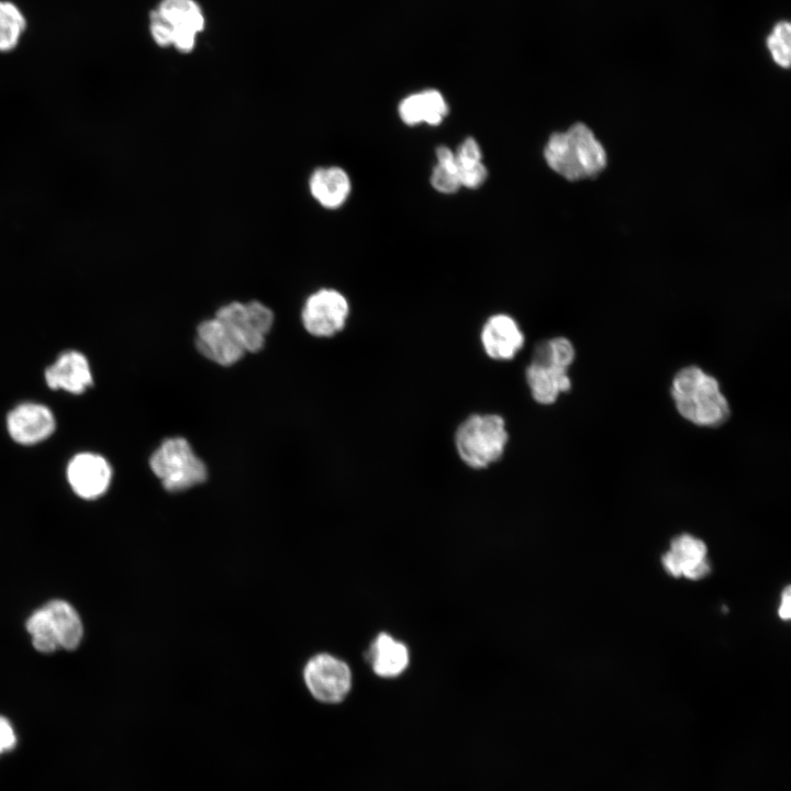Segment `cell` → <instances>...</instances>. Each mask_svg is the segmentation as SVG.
<instances>
[{
    "label": "cell",
    "mask_w": 791,
    "mask_h": 791,
    "mask_svg": "<svg viewBox=\"0 0 791 791\" xmlns=\"http://www.w3.org/2000/svg\"><path fill=\"white\" fill-rule=\"evenodd\" d=\"M546 164L569 181L598 176L606 166V152L583 123L550 135L545 148Z\"/></svg>",
    "instance_id": "cell-1"
},
{
    "label": "cell",
    "mask_w": 791,
    "mask_h": 791,
    "mask_svg": "<svg viewBox=\"0 0 791 791\" xmlns=\"http://www.w3.org/2000/svg\"><path fill=\"white\" fill-rule=\"evenodd\" d=\"M678 412L699 426H720L729 417V406L717 380L697 366L679 370L671 383Z\"/></svg>",
    "instance_id": "cell-2"
},
{
    "label": "cell",
    "mask_w": 791,
    "mask_h": 791,
    "mask_svg": "<svg viewBox=\"0 0 791 791\" xmlns=\"http://www.w3.org/2000/svg\"><path fill=\"white\" fill-rule=\"evenodd\" d=\"M575 359L572 343L562 336L537 343L525 369V380L532 398L539 404H553L570 390L568 368Z\"/></svg>",
    "instance_id": "cell-3"
},
{
    "label": "cell",
    "mask_w": 791,
    "mask_h": 791,
    "mask_svg": "<svg viewBox=\"0 0 791 791\" xmlns=\"http://www.w3.org/2000/svg\"><path fill=\"white\" fill-rule=\"evenodd\" d=\"M509 443L504 419L494 413H475L456 428L454 444L463 463L472 469H484L499 461Z\"/></svg>",
    "instance_id": "cell-4"
},
{
    "label": "cell",
    "mask_w": 791,
    "mask_h": 791,
    "mask_svg": "<svg viewBox=\"0 0 791 791\" xmlns=\"http://www.w3.org/2000/svg\"><path fill=\"white\" fill-rule=\"evenodd\" d=\"M149 466L169 492L190 489L204 482L208 477L205 464L183 437L163 441L151 455Z\"/></svg>",
    "instance_id": "cell-5"
},
{
    "label": "cell",
    "mask_w": 791,
    "mask_h": 791,
    "mask_svg": "<svg viewBox=\"0 0 791 791\" xmlns=\"http://www.w3.org/2000/svg\"><path fill=\"white\" fill-rule=\"evenodd\" d=\"M236 337L245 352L256 353L264 347L265 337L274 324L272 311L257 300L247 303L232 301L218 309L215 316Z\"/></svg>",
    "instance_id": "cell-6"
},
{
    "label": "cell",
    "mask_w": 791,
    "mask_h": 791,
    "mask_svg": "<svg viewBox=\"0 0 791 791\" xmlns=\"http://www.w3.org/2000/svg\"><path fill=\"white\" fill-rule=\"evenodd\" d=\"M348 316V300L338 290L330 288H322L311 293L301 311L304 328L316 337L336 335L345 327Z\"/></svg>",
    "instance_id": "cell-7"
},
{
    "label": "cell",
    "mask_w": 791,
    "mask_h": 791,
    "mask_svg": "<svg viewBox=\"0 0 791 791\" xmlns=\"http://www.w3.org/2000/svg\"><path fill=\"white\" fill-rule=\"evenodd\" d=\"M303 678L311 694L324 703L343 701L352 687L349 667L328 654L311 658L304 668Z\"/></svg>",
    "instance_id": "cell-8"
},
{
    "label": "cell",
    "mask_w": 791,
    "mask_h": 791,
    "mask_svg": "<svg viewBox=\"0 0 791 791\" xmlns=\"http://www.w3.org/2000/svg\"><path fill=\"white\" fill-rule=\"evenodd\" d=\"M153 10L170 29L171 46L180 53L192 52L198 34L205 26L199 3L194 0H160Z\"/></svg>",
    "instance_id": "cell-9"
},
{
    "label": "cell",
    "mask_w": 791,
    "mask_h": 791,
    "mask_svg": "<svg viewBox=\"0 0 791 791\" xmlns=\"http://www.w3.org/2000/svg\"><path fill=\"white\" fill-rule=\"evenodd\" d=\"M484 354L498 361L512 360L523 348L525 336L516 320L510 314L490 315L480 331Z\"/></svg>",
    "instance_id": "cell-10"
},
{
    "label": "cell",
    "mask_w": 791,
    "mask_h": 791,
    "mask_svg": "<svg viewBox=\"0 0 791 791\" xmlns=\"http://www.w3.org/2000/svg\"><path fill=\"white\" fill-rule=\"evenodd\" d=\"M66 475L77 495L92 500L108 490L112 479V469L102 456L93 453H80L69 461Z\"/></svg>",
    "instance_id": "cell-11"
},
{
    "label": "cell",
    "mask_w": 791,
    "mask_h": 791,
    "mask_svg": "<svg viewBox=\"0 0 791 791\" xmlns=\"http://www.w3.org/2000/svg\"><path fill=\"white\" fill-rule=\"evenodd\" d=\"M7 427L14 442L33 445L52 435L55 430V419L46 405L25 402L9 412Z\"/></svg>",
    "instance_id": "cell-12"
},
{
    "label": "cell",
    "mask_w": 791,
    "mask_h": 791,
    "mask_svg": "<svg viewBox=\"0 0 791 791\" xmlns=\"http://www.w3.org/2000/svg\"><path fill=\"white\" fill-rule=\"evenodd\" d=\"M196 346L205 358L224 367L237 363L246 353L232 332L216 317L199 324Z\"/></svg>",
    "instance_id": "cell-13"
},
{
    "label": "cell",
    "mask_w": 791,
    "mask_h": 791,
    "mask_svg": "<svg viewBox=\"0 0 791 791\" xmlns=\"http://www.w3.org/2000/svg\"><path fill=\"white\" fill-rule=\"evenodd\" d=\"M706 545L703 541L689 534L675 537L670 544V550L662 557L666 570L675 576H684L688 579L697 580L710 571L706 560Z\"/></svg>",
    "instance_id": "cell-14"
},
{
    "label": "cell",
    "mask_w": 791,
    "mask_h": 791,
    "mask_svg": "<svg viewBox=\"0 0 791 791\" xmlns=\"http://www.w3.org/2000/svg\"><path fill=\"white\" fill-rule=\"evenodd\" d=\"M311 197L326 210L344 205L352 192V180L347 171L338 166L316 167L308 180Z\"/></svg>",
    "instance_id": "cell-15"
},
{
    "label": "cell",
    "mask_w": 791,
    "mask_h": 791,
    "mask_svg": "<svg viewBox=\"0 0 791 791\" xmlns=\"http://www.w3.org/2000/svg\"><path fill=\"white\" fill-rule=\"evenodd\" d=\"M45 380L51 389L79 394L92 385V375L85 355L67 350L46 368Z\"/></svg>",
    "instance_id": "cell-16"
},
{
    "label": "cell",
    "mask_w": 791,
    "mask_h": 791,
    "mask_svg": "<svg viewBox=\"0 0 791 791\" xmlns=\"http://www.w3.org/2000/svg\"><path fill=\"white\" fill-rule=\"evenodd\" d=\"M398 113L406 125H439L448 114V104L443 94L435 89H426L402 99Z\"/></svg>",
    "instance_id": "cell-17"
},
{
    "label": "cell",
    "mask_w": 791,
    "mask_h": 791,
    "mask_svg": "<svg viewBox=\"0 0 791 791\" xmlns=\"http://www.w3.org/2000/svg\"><path fill=\"white\" fill-rule=\"evenodd\" d=\"M31 26L26 10L16 0H0V56L21 48Z\"/></svg>",
    "instance_id": "cell-18"
},
{
    "label": "cell",
    "mask_w": 791,
    "mask_h": 791,
    "mask_svg": "<svg viewBox=\"0 0 791 791\" xmlns=\"http://www.w3.org/2000/svg\"><path fill=\"white\" fill-rule=\"evenodd\" d=\"M369 658L374 671L380 677H396L409 664V653L405 645L387 633L377 636L370 648Z\"/></svg>",
    "instance_id": "cell-19"
},
{
    "label": "cell",
    "mask_w": 791,
    "mask_h": 791,
    "mask_svg": "<svg viewBox=\"0 0 791 791\" xmlns=\"http://www.w3.org/2000/svg\"><path fill=\"white\" fill-rule=\"evenodd\" d=\"M55 628L59 647L71 650L81 642L83 627L77 611L64 600H52L44 605Z\"/></svg>",
    "instance_id": "cell-20"
},
{
    "label": "cell",
    "mask_w": 791,
    "mask_h": 791,
    "mask_svg": "<svg viewBox=\"0 0 791 791\" xmlns=\"http://www.w3.org/2000/svg\"><path fill=\"white\" fill-rule=\"evenodd\" d=\"M457 176L460 187L477 189L483 185L488 170L483 164L480 145L474 137L465 138L455 152Z\"/></svg>",
    "instance_id": "cell-21"
},
{
    "label": "cell",
    "mask_w": 791,
    "mask_h": 791,
    "mask_svg": "<svg viewBox=\"0 0 791 791\" xmlns=\"http://www.w3.org/2000/svg\"><path fill=\"white\" fill-rule=\"evenodd\" d=\"M432 187L441 193H454L460 187L455 152L447 146H438L436 148V165L431 174Z\"/></svg>",
    "instance_id": "cell-22"
},
{
    "label": "cell",
    "mask_w": 791,
    "mask_h": 791,
    "mask_svg": "<svg viewBox=\"0 0 791 791\" xmlns=\"http://www.w3.org/2000/svg\"><path fill=\"white\" fill-rule=\"evenodd\" d=\"M34 648L41 653H52L59 647L51 617L44 606L36 610L26 622Z\"/></svg>",
    "instance_id": "cell-23"
},
{
    "label": "cell",
    "mask_w": 791,
    "mask_h": 791,
    "mask_svg": "<svg viewBox=\"0 0 791 791\" xmlns=\"http://www.w3.org/2000/svg\"><path fill=\"white\" fill-rule=\"evenodd\" d=\"M767 47L773 62L780 67L788 68L791 62V26L781 21L773 27L767 38Z\"/></svg>",
    "instance_id": "cell-24"
},
{
    "label": "cell",
    "mask_w": 791,
    "mask_h": 791,
    "mask_svg": "<svg viewBox=\"0 0 791 791\" xmlns=\"http://www.w3.org/2000/svg\"><path fill=\"white\" fill-rule=\"evenodd\" d=\"M16 735L11 723L0 715V755L14 748Z\"/></svg>",
    "instance_id": "cell-25"
},
{
    "label": "cell",
    "mask_w": 791,
    "mask_h": 791,
    "mask_svg": "<svg viewBox=\"0 0 791 791\" xmlns=\"http://www.w3.org/2000/svg\"><path fill=\"white\" fill-rule=\"evenodd\" d=\"M790 592H791V589L789 586L782 592V601H781V604L779 608V616L782 620H789L790 615H791V608H790L791 606V604H790L791 594H790Z\"/></svg>",
    "instance_id": "cell-26"
}]
</instances>
